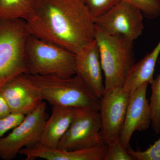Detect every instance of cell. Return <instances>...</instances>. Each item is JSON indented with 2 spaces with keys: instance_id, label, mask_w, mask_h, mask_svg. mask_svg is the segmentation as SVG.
I'll list each match as a JSON object with an SVG mask.
<instances>
[{
  "instance_id": "1",
  "label": "cell",
  "mask_w": 160,
  "mask_h": 160,
  "mask_svg": "<svg viewBox=\"0 0 160 160\" xmlns=\"http://www.w3.org/2000/svg\"><path fill=\"white\" fill-rule=\"evenodd\" d=\"M30 34L78 53L94 41V19L82 0H35Z\"/></svg>"
},
{
  "instance_id": "2",
  "label": "cell",
  "mask_w": 160,
  "mask_h": 160,
  "mask_svg": "<svg viewBox=\"0 0 160 160\" xmlns=\"http://www.w3.org/2000/svg\"><path fill=\"white\" fill-rule=\"evenodd\" d=\"M25 76L42 100L52 106L99 111L101 99L96 97L77 75L67 78L29 73H25Z\"/></svg>"
},
{
  "instance_id": "3",
  "label": "cell",
  "mask_w": 160,
  "mask_h": 160,
  "mask_svg": "<svg viewBox=\"0 0 160 160\" xmlns=\"http://www.w3.org/2000/svg\"><path fill=\"white\" fill-rule=\"evenodd\" d=\"M94 39L105 76V91L123 87L136 63L133 41L122 36L108 34L96 26Z\"/></svg>"
},
{
  "instance_id": "4",
  "label": "cell",
  "mask_w": 160,
  "mask_h": 160,
  "mask_svg": "<svg viewBox=\"0 0 160 160\" xmlns=\"http://www.w3.org/2000/svg\"><path fill=\"white\" fill-rule=\"evenodd\" d=\"M28 73L67 78L76 75V55L72 52L30 34L25 46Z\"/></svg>"
},
{
  "instance_id": "5",
  "label": "cell",
  "mask_w": 160,
  "mask_h": 160,
  "mask_svg": "<svg viewBox=\"0 0 160 160\" xmlns=\"http://www.w3.org/2000/svg\"><path fill=\"white\" fill-rule=\"evenodd\" d=\"M30 34L25 20H0V88L13 78L28 73L25 46Z\"/></svg>"
},
{
  "instance_id": "6",
  "label": "cell",
  "mask_w": 160,
  "mask_h": 160,
  "mask_svg": "<svg viewBox=\"0 0 160 160\" xmlns=\"http://www.w3.org/2000/svg\"><path fill=\"white\" fill-rule=\"evenodd\" d=\"M43 101L6 137L0 139V159L12 160L23 148L40 144L42 132L48 115Z\"/></svg>"
},
{
  "instance_id": "7",
  "label": "cell",
  "mask_w": 160,
  "mask_h": 160,
  "mask_svg": "<svg viewBox=\"0 0 160 160\" xmlns=\"http://www.w3.org/2000/svg\"><path fill=\"white\" fill-rule=\"evenodd\" d=\"M144 17L140 9L121 0L94 21L95 26L106 33L122 36L134 42L142 34Z\"/></svg>"
},
{
  "instance_id": "8",
  "label": "cell",
  "mask_w": 160,
  "mask_h": 160,
  "mask_svg": "<svg viewBox=\"0 0 160 160\" xmlns=\"http://www.w3.org/2000/svg\"><path fill=\"white\" fill-rule=\"evenodd\" d=\"M130 93L122 87L105 91L101 98L100 135L103 142L111 145L119 138L122 129Z\"/></svg>"
},
{
  "instance_id": "9",
  "label": "cell",
  "mask_w": 160,
  "mask_h": 160,
  "mask_svg": "<svg viewBox=\"0 0 160 160\" xmlns=\"http://www.w3.org/2000/svg\"><path fill=\"white\" fill-rule=\"evenodd\" d=\"M101 127L99 111L83 109L60 140L58 148L72 150L103 144L100 135Z\"/></svg>"
},
{
  "instance_id": "10",
  "label": "cell",
  "mask_w": 160,
  "mask_h": 160,
  "mask_svg": "<svg viewBox=\"0 0 160 160\" xmlns=\"http://www.w3.org/2000/svg\"><path fill=\"white\" fill-rule=\"evenodd\" d=\"M149 84L144 83L130 93L125 122L119 138L127 150L134 132L146 131L151 125V109L147 98Z\"/></svg>"
},
{
  "instance_id": "11",
  "label": "cell",
  "mask_w": 160,
  "mask_h": 160,
  "mask_svg": "<svg viewBox=\"0 0 160 160\" xmlns=\"http://www.w3.org/2000/svg\"><path fill=\"white\" fill-rule=\"evenodd\" d=\"M0 92L11 113L28 114L43 102L37 92L25 76L16 77L0 88Z\"/></svg>"
},
{
  "instance_id": "12",
  "label": "cell",
  "mask_w": 160,
  "mask_h": 160,
  "mask_svg": "<svg viewBox=\"0 0 160 160\" xmlns=\"http://www.w3.org/2000/svg\"><path fill=\"white\" fill-rule=\"evenodd\" d=\"M76 55V75L79 77L98 98L105 92L98 46L95 40Z\"/></svg>"
},
{
  "instance_id": "13",
  "label": "cell",
  "mask_w": 160,
  "mask_h": 160,
  "mask_svg": "<svg viewBox=\"0 0 160 160\" xmlns=\"http://www.w3.org/2000/svg\"><path fill=\"white\" fill-rule=\"evenodd\" d=\"M108 149L109 145L105 143L91 148L72 150L49 148L39 144L23 148L19 154L25 156L26 160H105Z\"/></svg>"
},
{
  "instance_id": "14",
  "label": "cell",
  "mask_w": 160,
  "mask_h": 160,
  "mask_svg": "<svg viewBox=\"0 0 160 160\" xmlns=\"http://www.w3.org/2000/svg\"><path fill=\"white\" fill-rule=\"evenodd\" d=\"M83 108L53 106L51 116L45 123L40 145L58 148L60 140Z\"/></svg>"
},
{
  "instance_id": "15",
  "label": "cell",
  "mask_w": 160,
  "mask_h": 160,
  "mask_svg": "<svg viewBox=\"0 0 160 160\" xmlns=\"http://www.w3.org/2000/svg\"><path fill=\"white\" fill-rule=\"evenodd\" d=\"M160 54V40L151 52L135 63L123 86L124 91L130 93L144 83H151L154 79L155 68Z\"/></svg>"
},
{
  "instance_id": "16",
  "label": "cell",
  "mask_w": 160,
  "mask_h": 160,
  "mask_svg": "<svg viewBox=\"0 0 160 160\" xmlns=\"http://www.w3.org/2000/svg\"><path fill=\"white\" fill-rule=\"evenodd\" d=\"M35 0H0V20L27 21L34 8Z\"/></svg>"
},
{
  "instance_id": "17",
  "label": "cell",
  "mask_w": 160,
  "mask_h": 160,
  "mask_svg": "<svg viewBox=\"0 0 160 160\" xmlns=\"http://www.w3.org/2000/svg\"><path fill=\"white\" fill-rule=\"evenodd\" d=\"M150 84L152 93L149 106L151 112L152 128L156 134H158L160 133V72Z\"/></svg>"
},
{
  "instance_id": "18",
  "label": "cell",
  "mask_w": 160,
  "mask_h": 160,
  "mask_svg": "<svg viewBox=\"0 0 160 160\" xmlns=\"http://www.w3.org/2000/svg\"><path fill=\"white\" fill-rule=\"evenodd\" d=\"M142 12L144 17L154 19L160 16V0H124Z\"/></svg>"
},
{
  "instance_id": "19",
  "label": "cell",
  "mask_w": 160,
  "mask_h": 160,
  "mask_svg": "<svg viewBox=\"0 0 160 160\" xmlns=\"http://www.w3.org/2000/svg\"><path fill=\"white\" fill-rule=\"evenodd\" d=\"M93 19L100 16L121 0H82Z\"/></svg>"
},
{
  "instance_id": "20",
  "label": "cell",
  "mask_w": 160,
  "mask_h": 160,
  "mask_svg": "<svg viewBox=\"0 0 160 160\" xmlns=\"http://www.w3.org/2000/svg\"><path fill=\"white\" fill-rule=\"evenodd\" d=\"M127 151L138 160H160V138L144 151H135L129 146Z\"/></svg>"
},
{
  "instance_id": "21",
  "label": "cell",
  "mask_w": 160,
  "mask_h": 160,
  "mask_svg": "<svg viewBox=\"0 0 160 160\" xmlns=\"http://www.w3.org/2000/svg\"><path fill=\"white\" fill-rule=\"evenodd\" d=\"M134 160L127 149H125L118 140L109 146L105 160Z\"/></svg>"
},
{
  "instance_id": "22",
  "label": "cell",
  "mask_w": 160,
  "mask_h": 160,
  "mask_svg": "<svg viewBox=\"0 0 160 160\" xmlns=\"http://www.w3.org/2000/svg\"><path fill=\"white\" fill-rule=\"evenodd\" d=\"M26 115L21 113H11L0 118V139L7 132L12 129L24 119Z\"/></svg>"
},
{
  "instance_id": "23",
  "label": "cell",
  "mask_w": 160,
  "mask_h": 160,
  "mask_svg": "<svg viewBox=\"0 0 160 160\" xmlns=\"http://www.w3.org/2000/svg\"><path fill=\"white\" fill-rule=\"evenodd\" d=\"M11 113L8 104L0 92V118Z\"/></svg>"
}]
</instances>
